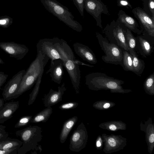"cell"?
Returning a JSON list of instances; mask_svg holds the SVG:
<instances>
[{
	"label": "cell",
	"mask_w": 154,
	"mask_h": 154,
	"mask_svg": "<svg viewBox=\"0 0 154 154\" xmlns=\"http://www.w3.org/2000/svg\"><path fill=\"white\" fill-rule=\"evenodd\" d=\"M129 51L133 59L132 72L138 76H140L145 68L144 61L138 57L136 51L133 50H130Z\"/></svg>",
	"instance_id": "obj_22"
},
{
	"label": "cell",
	"mask_w": 154,
	"mask_h": 154,
	"mask_svg": "<svg viewBox=\"0 0 154 154\" xmlns=\"http://www.w3.org/2000/svg\"><path fill=\"white\" fill-rule=\"evenodd\" d=\"M5 128H6V126H5L0 125V129H5Z\"/></svg>",
	"instance_id": "obj_44"
},
{
	"label": "cell",
	"mask_w": 154,
	"mask_h": 154,
	"mask_svg": "<svg viewBox=\"0 0 154 154\" xmlns=\"http://www.w3.org/2000/svg\"><path fill=\"white\" fill-rule=\"evenodd\" d=\"M4 104V99L0 98V110L2 108Z\"/></svg>",
	"instance_id": "obj_39"
},
{
	"label": "cell",
	"mask_w": 154,
	"mask_h": 154,
	"mask_svg": "<svg viewBox=\"0 0 154 154\" xmlns=\"http://www.w3.org/2000/svg\"><path fill=\"white\" fill-rule=\"evenodd\" d=\"M63 62L64 66L69 75L75 92L79 94L81 79L79 65H80L81 62L78 60H74L69 59H65Z\"/></svg>",
	"instance_id": "obj_9"
},
{
	"label": "cell",
	"mask_w": 154,
	"mask_h": 154,
	"mask_svg": "<svg viewBox=\"0 0 154 154\" xmlns=\"http://www.w3.org/2000/svg\"><path fill=\"white\" fill-rule=\"evenodd\" d=\"M43 72L44 71L40 73L35 83V86L32 91L29 94V98L28 102V105H30L33 103L37 96Z\"/></svg>",
	"instance_id": "obj_26"
},
{
	"label": "cell",
	"mask_w": 154,
	"mask_h": 154,
	"mask_svg": "<svg viewBox=\"0 0 154 154\" xmlns=\"http://www.w3.org/2000/svg\"><path fill=\"white\" fill-rule=\"evenodd\" d=\"M25 72V69L19 71L8 82L4 87L2 93L4 99L7 100L12 99L19 89Z\"/></svg>",
	"instance_id": "obj_14"
},
{
	"label": "cell",
	"mask_w": 154,
	"mask_h": 154,
	"mask_svg": "<svg viewBox=\"0 0 154 154\" xmlns=\"http://www.w3.org/2000/svg\"><path fill=\"white\" fill-rule=\"evenodd\" d=\"M85 84L90 89L97 90L106 88L112 90H122V80L110 77L105 73L93 72L85 77Z\"/></svg>",
	"instance_id": "obj_4"
},
{
	"label": "cell",
	"mask_w": 154,
	"mask_h": 154,
	"mask_svg": "<svg viewBox=\"0 0 154 154\" xmlns=\"http://www.w3.org/2000/svg\"><path fill=\"white\" fill-rule=\"evenodd\" d=\"M136 50L140 54L146 58L151 55L154 50V37L143 33L136 37Z\"/></svg>",
	"instance_id": "obj_12"
},
{
	"label": "cell",
	"mask_w": 154,
	"mask_h": 154,
	"mask_svg": "<svg viewBox=\"0 0 154 154\" xmlns=\"http://www.w3.org/2000/svg\"><path fill=\"white\" fill-rule=\"evenodd\" d=\"M8 77V75L5 74L4 72H0V89L6 82Z\"/></svg>",
	"instance_id": "obj_35"
},
{
	"label": "cell",
	"mask_w": 154,
	"mask_h": 154,
	"mask_svg": "<svg viewBox=\"0 0 154 154\" xmlns=\"http://www.w3.org/2000/svg\"><path fill=\"white\" fill-rule=\"evenodd\" d=\"M37 53L36 58L26 71L19 89L12 99L18 97L31 88L41 72L44 71L45 67L50 59L40 51H37Z\"/></svg>",
	"instance_id": "obj_1"
},
{
	"label": "cell",
	"mask_w": 154,
	"mask_h": 154,
	"mask_svg": "<svg viewBox=\"0 0 154 154\" xmlns=\"http://www.w3.org/2000/svg\"><path fill=\"white\" fill-rule=\"evenodd\" d=\"M101 48L105 54L101 59L106 63L122 66L123 57L122 51L116 45L110 42L106 38L99 32H96Z\"/></svg>",
	"instance_id": "obj_5"
},
{
	"label": "cell",
	"mask_w": 154,
	"mask_h": 154,
	"mask_svg": "<svg viewBox=\"0 0 154 154\" xmlns=\"http://www.w3.org/2000/svg\"><path fill=\"white\" fill-rule=\"evenodd\" d=\"M154 84V72L150 74L146 79L144 83V87L146 90L153 89Z\"/></svg>",
	"instance_id": "obj_30"
},
{
	"label": "cell",
	"mask_w": 154,
	"mask_h": 154,
	"mask_svg": "<svg viewBox=\"0 0 154 154\" xmlns=\"http://www.w3.org/2000/svg\"><path fill=\"white\" fill-rule=\"evenodd\" d=\"M118 20L128 29L138 35L143 33L142 30L136 20L133 17L127 14L122 10L119 11L118 14Z\"/></svg>",
	"instance_id": "obj_16"
},
{
	"label": "cell",
	"mask_w": 154,
	"mask_h": 154,
	"mask_svg": "<svg viewBox=\"0 0 154 154\" xmlns=\"http://www.w3.org/2000/svg\"><path fill=\"white\" fill-rule=\"evenodd\" d=\"M83 7L95 20L97 26L102 29V14H109L106 5L101 0H83Z\"/></svg>",
	"instance_id": "obj_7"
},
{
	"label": "cell",
	"mask_w": 154,
	"mask_h": 154,
	"mask_svg": "<svg viewBox=\"0 0 154 154\" xmlns=\"http://www.w3.org/2000/svg\"><path fill=\"white\" fill-rule=\"evenodd\" d=\"M77 8L81 15L84 17L83 0H71Z\"/></svg>",
	"instance_id": "obj_32"
},
{
	"label": "cell",
	"mask_w": 154,
	"mask_h": 154,
	"mask_svg": "<svg viewBox=\"0 0 154 154\" xmlns=\"http://www.w3.org/2000/svg\"><path fill=\"white\" fill-rule=\"evenodd\" d=\"M54 38L40 39L37 45V51H40L51 60L62 58L54 46Z\"/></svg>",
	"instance_id": "obj_13"
},
{
	"label": "cell",
	"mask_w": 154,
	"mask_h": 154,
	"mask_svg": "<svg viewBox=\"0 0 154 154\" xmlns=\"http://www.w3.org/2000/svg\"><path fill=\"white\" fill-rule=\"evenodd\" d=\"M110 106V104L109 103H107L104 104L103 105V107L104 108L106 109L108 108Z\"/></svg>",
	"instance_id": "obj_42"
},
{
	"label": "cell",
	"mask_w": 154,
	"mask_h": 154,
	"mask_svg": "<svg viewBox=\"0 0 154 154\" xmlns=\"http://www.w3.org/2000/svg\"><path fill=\"white\" fill-rule=\"evenodd\" d=\"M76 54L84 61L91 64L97 63V59L92 50L87 46L78 42L73 44Z\"/></svg>",
	"instance_id": "obj_15"
},
{
	"label": "cell",
	"mask_w": 154,
	"mask_h": 154,
	"mask_svg": "<svg viewBox=\"0 0 154 154\" xmlns=\"http://www.w3.org/2000/svg\"><path fill=\"white\" fill-rule=\"evenodd\" d=\"M109 129L112 131H115L116 129V126L114 125H111L109 126Z\"/></svg>",
	"instance_id": "obj_41"
},
{
	"label": "cell",
	"mask_w": 154,
	"mask_h": 154,
	"mask_svg": "<svg viewBox=\"0 0 154 154\" xmlns=\"http://www.w3.org/2000/svg\"><path fill=\"white\" fill-rule=\"evenodd\" d=\"M13 19L10 17L5 15L0 17V26L7 28L13 23Z\"/></svg>",
	"instance_id": "obj_29"
},
{
	"label": "cell",
	"mask_w": 154,
	"mask_h": 154,
	"mask_svg": "<svg viewBox=\"0 0 154 154\" xmlns=\"http://www.w3.org/2000/svg\"><path fill=\"white\" fill-rule=\"evenodd\" d=\"M19 106V101H13L5 103L0 110V123H3L11 119Z\"/></svg>",
	"instance_id": "obj_20"
},
{
	"label": "cell",
	"mask_w": 154,
	"mask_h": 154,
	"mask_svg": "<svg viewBox=\"0 0 154 154\" xmlns=\"http://www.w3.org/2000/svg\"><path fill=\"white\" fill-rule=\"evenodd\" d=\"M127 28L117 20L116 21L113 20L110 24H107L102 32L109 42L129 51L125 40V32Z\"/></svg>",
	"instance_id": "obj_6"
},
{
	"label": "cell",
	"mask_w": 154,
	"mask_h": 154,
	"mask_svg": "<svg viewBox=\"0 0 154 154\" xmlns=\"http://www.w3.org/2000/svg\"><path fill=\"white\" fill-rule=\"evenodd\" d=\"M54 38V46L62 57V61L67 59L76 60L72 49L67 42L62 39Z\"/></svg>",
	"instance_id": "obj_19"
},
{
	"label": "cell",
	"mask_w": 154,
	"mask_h": 154,
	"mask_svg": "<svg viewBox=\"0 0 154 154\" xmlns=\"http://www.w3.org/2000/svg\"><path fill=\"white\" fill-rule=\"evenodd\" d=\"M66 90L64 83L58 87L57 91L51 89L48 93L44 96L43 99L45 106H51L61 101L62 96Z\"/></svg>",
	"instance_id": "obj_18"
},
{
	"label": "cell",
	"mask_w": 154,
	"mask_h": 154,
	"mask_svg": "<svg viewBox=\"0 0 154 154\" xmlns=\"http://www.w3.org/2000/svg\"><path fill=\"white\" fill-rule=\"evenodd\" d=\"M101 143L99 141H98L97 142L96 145L97 147H100L101 146Z\"/></svg>",
	"instance_id": "obj_43"
},
{
	"label": "cell",
	"mask_w": 154,
	"mask_h": 154,
	"mask_svg": "<svg viewBox=\"0 0 154 154\" xmlns=\"http://www.w3.org/2000/svg\"><path fill=\"white\" fill-rule=\"evenodd\" d=\"M23 142L17 139L7 138L0 140V150H5L15 147H20Z\"/></svg>",
	"instance_id": "obj_24"
},
{
	"label": "cell",
	"mask_w": 154,
	"mask_h": 154,
	"mask_svg": "<svg viewBox=\"0 0 154 154\" xmlns=\"http://www.w3.org/2000/svg\"><path fill=\"white\" fill-rule=\"evenodd\" d=\"M36 114L31 119L30 123H38L40 122H45L49 118L52 113V109L51 106H48Z\"/></svg>",
	"instance_id": "obj_23"
},
{
	"label": "cell",
	"mask_w": 154,
	"mask_h": 154,
	"mask_svg": "<svg viewBox=\"0 0 154 154\" xmlns=\"http://www.w3.org/2000/svg\"><path fill=\"white\" fill-rule=\"evenodd\" d=\"M5 63V62L3 60L0 58V64H3Z\"/></svg>",
	"instance_id": "obj_45"
},
{
	"label": "cell",
	"mask_w": 154,
	"mask_h": 154,
	"mask_svg": "<svg viewBox=\"0 0 154 154\" xmlns=\"http://www.w3.org/2000/svg\"><path fill=\"white\" fill-rule=\"evenodd\" d=\"M78 119L77 116H74L68 119L64 122L60 136V141L61 143H63L65 142Z\"/></svg>",
	"instance_id": "obj_21"
},
{
	"label": "cell",
	"mask_w": 154,
	"mask_h": 154,
	"mask_svg": "<svg viewBox=\"0 0 154 154\" xmlns=\"http://www.w3.org/2000/svg\"><path fill=\"white\" fill-rule=\"evenodd\" d=\"M20 147H15L5 150H0V154H17Z\"/></svg>",
	"instance_id": "obj_33"
},
{
	"label": "cell",
	"mask_w": 154,
	"mask_h": 154,
	"mask_svg": "<svg viewBox=\"0 0 154 154\" xmlns=\"http://www.w3.org/2000/svg\"><path fill=\"white\" fill-rule=\"evenodd\" d=\"M0 48L10 57L17 60L23 59L29 51V49L25 45L14 42H1Z\"/></svg>",
	"instance_id": "obj_11"
},
{
	"label": "cell",
	"mask_w": 154,
	"mask_h": 154,
	"mask_svg": "<svg viewBox=\"0 0 154 154\" xmlns=\"http://www.w3.org/2000/svg\"><path fill=\"white\" fill-rule=\"evenodd\" d=\"M8 134L5 129H0V140L6 138L8 137Z\"/></svg>",
	"instance_id": "obj_37"
},
{
	"label": "cell",
	"mask_w": 154,
	"mask_h": 154,
	"mask_svg": "<svg viewBox=\"0 0 154 154\" xmlns=\"http://www.w3.org/2000/svg\"><path fill=\"white\" fill-rule=\"evenodd\" d=\"M63 62L61 59L51 60L50 67L46 73H50L51 80L56 83L60 84L63 78Z\"/></svg>",
	"instance_id": "obj_17"
},
{
	"label": "cell",
	"mask_w": 154,
	"mask_h": 154,
	"mask_svg": "<svg viewBox=\"0 0 154 154\" xmlns=\"http://www.w3.org/2000/svg\"><path fill=\"white\" fill-rule=\"evenodd\" d=\"M149 141L150 143H152L154 141V134H152L149 137Z\"/></svg>",
	"instance_id": "obj_40"
},
{
	"label": "cell",
	"mask_w": 154,
	"mask_h": 154,
	"mask_svg": "<svg viewBox=\"0 0 154 154\" xmlns=\"http://www.w3.org/2000/svg\"><path fill=\"white\" fill-rule=\"evenodd\" d=\"M123 57L121 66L125 71L132 72L133 69V59L131 55L128 51H122Z\"/></svg>",
	"instance_id": "obj_25"
},
{
	"label": "cell",
	"mask_w": 154,
	"mask_h": 154,
	"mask_svg": "<svg viewBox=\"0 0 154 154\" xmlns=\"http://www.w3.org/2000/svg\"><path fill=\"white\" fill-rule=\"evenodd\" d=\"M132 12L138 21L143 33L154 37V20L139 7L133 9Z\"/></svg>",
	"instance_id": "obj_8"
},
{
	"label": "cell",
	"mask_w": 154,
	"mask_h": 154,
	"mask_svg": "<svg viewBox=\"0 0 154 154\" xmlns=\"http://www.w3.org/2000/svg\"><path fill=\"white\" fill-rule=\"evenodd\" d=\"M79 103L74 102H70L63 104L60 105L59 108L62 110H69L74 109L76 107Z\"/></svg>",
	"instance_id": "obj_31"
},
{
	"label": "cell",
	"mask_w": 154,
	"mask_h": 154,
	"mask_svg": "<svg viewBox=\"0 0 154 154\" xmlns=\"http://www.w3.org/2000/svg\"><path fill=\"white\" fill-rule=\"evenodd\" d=\"M149 10L152 14V18L154 20V0H149L148 3Z\"/></svg>",
	"instance_id": "obj_36"
},
{
	"label": "cell",
	"mask_w": 154,
	"mask_h": 154,
	"mask_svg": "<svg viewBox=\"0 0 154 154\" xmlns=\"http://www.w3.org/2000/svg\"><path fill=\"white\" fill-rule=\"evenodd\" d=\"M87 139V132L82 122L73 132L70 137L69 149L73 152H79L85 146Z\"/></svg>",
	"instance_id": "obj_10"
},
{
	"label": "cell",
	"mask_w": 154,
	"mask_h": 154,
	"mask_svg": "<svg viewBox=\"0 0 154 154\" xmlns=\"http://www.w3.org/2000/svg\"><path fill=\"white\" fill-rule=\"evenodd\" d=\"M41 128L30 125L17 131L16 136L19 137L23 144L17 150V154H25L31 150H37L38 145L42 139Z\"/></svg>",
	"instance_id": "obj_3"
},
{
	"label": "cell",
	"mask_w": 154,
	"mask_h": 154,
	"mask_svg": "<svg viewBox=\"0 0 154 154\" xmlns=\"http://www.w3.org/2000/svg\"><path fill=\"white\" fill-rule=\"evenodd\" d=\"M117 5L132 9V7L128 0H117Z\"/></svg>",
	"instance_id": "obj_34"
},
{
	"label": "cell",
	"mask_w": 154,
	"mask_h": 154,
	"mask_svg": "<svg viewBox=\"0 0 154 154\" xmlns=\"http://www.w3.org/2000/svg\"><path fill=\"white\" fill-rule=\"evenodd\" d=\"M108 142L109 144L111 146L114 147L116 145V141L112 138H110L108 140Z\"/></svg>",
	"instance_id": "obj_38"
},
{
	"label": "cell",
	"mask_w": 154,
	"mask_h": 154,
	"mask_svg": "<svg viewBox=\"0 0 154 154\" xmlns=\"http://www.w3.org/2000/svg\"><path fill=\"white\" fill-rule=\"evenodd\" d=\"M32 117L31 116H25L21 117L14 126L15 128H19L26 125L30 122Z\"/></svg>",
	"instance_id": "obj_28"
},
{
	"label": "cell",
	"mask_w": 154,
	"mask_h": 154,
	"mask_svg": "<svg viewBox=\"0 0 154 154\" xmlns=\"http://www.w3.org/2000/svg\"><path fill=\"white\" fill-rule=\"evenodd\" d=\"M40 0L47 11L70 28L78 32L82 31V26L74 20V17L67 7L56 0Z\"/></svg>",
	"instance_id": "obj_2"
},
{
	"label": "cell",
	"mask_w": 154,
	"mask_h": 154,
	"mask_svg": "<svg viewBox=\"0 0 154 154\" xmlns=\"http://www.w3.org/2000/svg\"><path fill=\"white\" fill-rule=\"evenodd\" d=\"M125 40L128 51L130 50H136V37L134 36L131 31L128 29L125 32Z\"/></svg>",
	"instance_id": "obj_27"
}]
</instances>
